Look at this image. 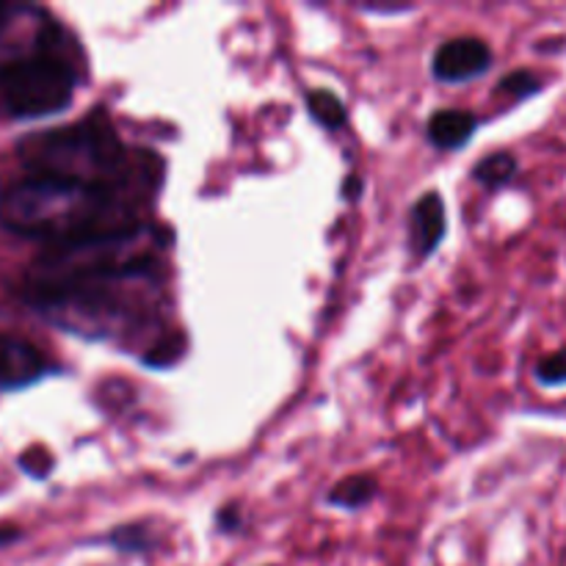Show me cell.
<instances>
[{"mask_svg": "<svg viewBox=\"0 0 566 566\" xmlns=\"http://www.w3.org/2000/svg\"><path fill=\"white\" fill-rule=\"evenodd\" d=\"M155 230L138 224L114 235L53 243L36 254L22 296L72 335L116 340L155 324L160 296Z\"/></svg>", "mask_w": 566, "mask_h": 566, "instance_id": "obj_1", "label": "cell"}, {"mask_svg": "<svg viewBox=\"0 0 566 566\" xmlns=\"http://www.w3.org/2000/svg\"><path fill=\"white\" fill-rule=\"evenodd\" d=\"M0 224L53 247L133 230L138 221L125 193L53 177H22L0 191Z\"/></svg>", "mask_w": 566, "mask_h": 566, "instance_id": "obj_2", "label": "cell"}, {"mask_svg": "<svg viewBox=\"0 0 566 566\" xmlns=\"http://www.w3.org/2000/svg\"><path fill=\"white\" fill-rule=\"evenodd\" d=\"M17 155L31 177L83 182V186L108 188L125 197L127 186L138 175L136 164L144 160V155H133L119 142L103 114L53 127V130L31 133L20 138Z\"/></svg>", "mask_w": 566, "mask_h": 566, "instance_id": "obj_3", "label": "cell"}, {"mask_svg": "<svg viewBox=\"0 0 566 566\" xmlns=\"http://www.w3.org/2000/svg\"><path fill=\"white\" fill-rule=\"evenodd\" d=\"M77 70L61 53V36L0 66V111L11 119H42L70 108Z\"/></svg>", "mask_w": 566, "mask_h": 566, "instance_id": "obj_4", "label": "cell"}, {"mask_svg": "<svg viewBox=\"0 0 566 566\" xmlns=\"http://www.w3.org/2000/svg\"><path fill=\"white\" fill-rule=\"evenodd\" d=\"M492 48L481 36H457L440 44L431 72L440 83H468L492 66Z\"/></svg>", "mask_w": 566, "mask_h": 566, "instance_id": "obj_5", "label": "cell"}, {"mask_svg": "<svg viewBox=\"0 0 566 566\" xmlns=\"http://www.w3.org/2000/svg\"><path fill=\"white\" fill-rule=\"evenodd\" d=\"M50 363L33 343L0 335V390H22L50 374Z\"/></svg>", "mask_w": 566, "mask_h": 566, "instance_id": "obj_6", "label": "cell"}, {"mask_svg": "<svg viewBox=\"0 0 566 566\" xmlns=\"http://www.w3.org/2000/svg\"><path fill=\"white\" fill-rule=\"evenodd\" d=\"M412 249L418 252L420 260L431 258L440 249L442 238L448 230V213H446V199L440 191H426L423 197L415 202L412 208Z\"/></svg>", "mask_w": 566, "mask_h": 566, "instance_id": "obj_7", "label": "cell"}, {"mask_svg": "<svg viewBox=\"0 0 566 566\" xmlns=\"http://www.w3.org/2000/svg\"><path fill=\"white\" fill-rule=\"evenodd\" d=\"M475 130H479V116L464 108L434 111L429 116V125H426V136L442 153L462 149L475 136Z\"/></svg>", "mask_w": 566, "mask_h": 566, "instance_id": "obj_8", "label": "cell"}, {"mask_svg": "<svg viewBox=\"0 0 566 566\" xmlns=\"http://www.w3.org/2000/svg\"><path fill=\"white\" fill-rule=\"evenodd\" d=\"M520 171V160L517 155L509 153V149H495V153H490L486 158H481L479 164L473 166V180L479 182V186H484L486 191H501V188H506L509 182H514V177H517Z\"/></svg>", "mask_w": 566, "mask_h": 566, "instance_id": "obj_9", "label": "cell"}, {"mask_svg": "<svg viewBox=\"0 0 566 566\" xmlns=\"http://www.w3.org/2000/svg\"><path fill=\"white\" fill-rule=\"evenodd\" d=\"M376 492H379V481L368 473H357L337 481V484L332 486L329 495H326V501H329L332 506H340V509H348V512H354V509L368 506V503L376 497Z\"/></svg>", "mask_w": 566, "mask_h": 566, "instance_id": "obj_10", "label": "cell"}, {"mask_svg": "<svg viewBox=\"0 0 566 566\" xmlns=\"http://www.w3.org/2000/svg\"><path fill=\"white\" fill-rule=\"evenodd\" d=\"M304 103H307L310 116H313L321 127H326V130H340L348 122L346 105H343V99L337 97L335 92H329V88H310V92L304 94Z\"/></svg>", "mask_w": 566, "mask_h": 566, "instance_id": "obj_11", "label": "cell"}, {"mask_svg": "<svg viewBox=\"0 0 566 566\" xmlns=\"http://www.w3.org/2000/svg\"><path fill=\"white\" fill-rule=\"evenodd\" d=\"M103 542L114 547V551L130 553L133 556V553H147L153 547V534H149L147 523H130L111 531Z\"/></svg>", "mask_w": 566, "mask_h": 566, "instance_id": "obj_12", "label": "cell"}, {"mask_svg": "<svg viewBox=\"0 0 566 566\" xmlns=\"http://www.w3.org/2000/svg\"><path fill=\"white\" fill-rule=\"evenodd\" d=\"M542 88H545V81L531 70H514L509 72V75H503V81L497 83V92L509 94L512 99L536 97Z\"/></svg>", "mask_w": 566, "mask_h": 566, "instance_id": "obj_13", "label": "cell"}, {"mask_svg": "<svg viewBox=\"0 0 566 566\" xmlns=\"http://www.w3.org/2000/svg\"><path fill=\"white\" fill-rule=\"evenodd\" d=\"M534 376L545 387H566V346L536 363Z\"/></svg>", "mask_w": 566, "mask_h": 566, "instance_id": "obj_14", "label": "cell"}, {"mask_svg": "<svg viewBox=\"0 0 566 566\" xmlns=\"http://www.w3.org/2000/svg\"><path fill=\"white\" fill-rule=\"evenodd\" d=\"M216 523H219V528L224 531V534H232V531L241 528V512H238L235 506L221 509V514H219V520H216Z\"/></svg>", "mask_w": 566, "mask_h": 566, "instance_id": "obj_15", "label": "cell"}, {"mask_svg": "<svg viewBox=\"0 0 566 566\" xmlns=\"http://www.w3.org/2000/svg\"><path fill=\"white\" fill-rule=\"evenodd\" d=\"M415 6H409V3H403V6H376V3H365V6H359V11H365V14H385V17H390V14H409V11H412Z\"/></svg>", "mask_w": 566, "mask_h": 566, "instance_id": "obj_16", "label": "cell"}, {"mask_svg": "<svg viewBox=\"0 0 566 566\" xmlns=\"http://www.w3.org/2000/svg\"><path fill=\"white\" fill-rule=\"evenodd\" d=\"M359 193H363V180H359L357 175H348L340 188V197L346 199V202H354V199H359Z\"/></svg>", "mask_w": 566, "mask_h": 566, "instance_id": "obj_17", "label": "cell"}, {"mask_svg": "<svg viewBox=\"0 0 566 566\" xmlns=\"http://www.w3.org/2000/svg\"><path fill=\"white\" fill-rule=\"evenodd\" d=\"M20 531L17 528H0V547H6V545H11V542H17L20 539Z\"/></svg>", "mask_w": 566, "mask_h": 566, "instance_id": "obj_18", "label": "cell"}]
</instances>
